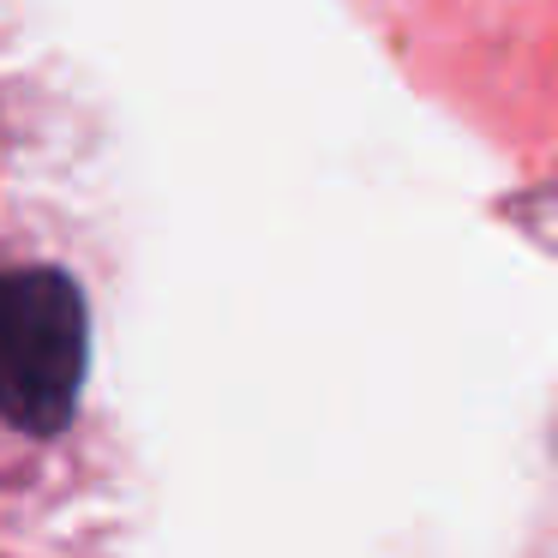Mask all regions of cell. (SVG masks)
I'll list each match as a JSON object with an SVG mask.
<instances>
[{
    "label": "cell",
    "mask_w": 558,
    "mask_h": 558,
    "mask_svg": "<svg viewBox=\"0 0 558 558\" xmlns=\"http://www.w3.org/2000/svg\"><path fill=\"white\" fill-rule=\"evenodd\" d=\"M90 373L85 289L54 258H0V433L43 445L73 426Z\"/></svg>",
    "instance_id": "obj_1"
}]
</instances>
